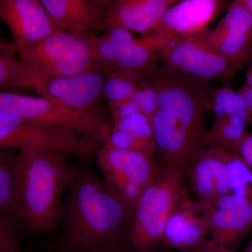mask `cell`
Here are the masks:
<instances>
[{"label":"cell","instance_id":"6da1fadb","mask_svg":"<svg viewBox=\"0 0 252 252\" xmlns=\"http://www.w3.org/2000/svg\"><path fill=\"white\" fill-rule=\"evenodd\" d=\"M60 223L62 252H127L135 211L105 181L82 165L70 166Z\"/></svg>","mask_w":252,"mask_h":252},{"label":"cell","instance_id":"7a4b0ae2","mask_svg":"<svg viewBox=\"0 0 252 252\" xmlns=\"http://www.w3.org/2000/svg\"><path fill=\"white\" fill-rule=\"evenodd\" d=\"M149 80L158 95L152 122L160 165L175 167L184 177L190 176L208 147L205 113L215 88L210 81L185 75L152 74Z\"/></svg>","mask_w":252,"mask_h":252},{"label":"cell","instance_id":"3957f363","mask_svg":"<svg viewBox=\"0 0 252 252\" xmlns=\"http://www.w3.org/2000/svg\"><path fill=\"white\" fill-rule=\"evenodd\" d=\"M67 157L33 147L16 157L17 215L31 234L51 233L59 224L70 166Z\"/></svg>","mask_w":252,"mask_h":252},{"label":"cell","instance_id":"277c9868","mask_svg":"<svg viewBox=\"0 0 252 252\" xmlns=\"http://www.w3.org/2000/svg\"><path fill=\"white\" fill-rule=\"evenodd\" d=\"M156 180L146 189L136 206L129 243L138 252H147L162 241L167 221L189 198L184 176L175 167L160 165Z\"/></svg>","mask_w":252,"mask_h":252},{"label":"cell","instance_id":"5b68a950","mask_svg":"<svg viewBox=\"0 0 252 252\" xmlns=\"http://www.w3.org/2000/svg\"><path fill=\"white\" fill-rule=\"evenodd\" d=\"M96 39L92 33L74 35L63 31L17 51L27 69L29 86L31 81L73 77L99 69L94 57Z\"/></svg>","mask_w":252,"mask_h":252},{"label":"cell","instance_id":"8992f818","mask_svg":"<svg viewBox=\"0 0 252 252\" xmlns=\"http://www.w3.org/2000/svg\"><path fill=\"white\" fill-rule=\"evenodd\" d=\"M101 144L67 126L34 122L0 112L1 148L33 147L67 157L89 158L98 152Z\"/></svg>","mask_w":252,"mask_h":252},{"label":"cell","instance_id":"52a82bcc","mask_svg":"<svg viewBox=\"0 0 252 252\" xmlns=\"http://www.w3.org/2000/svg\"><path fill=\"white\" fill-rule=\"evenodd\" d=\"M158 53L162 65L152 74L157 77L185 75L208 81L217 79L228 85L245 64L212 51L204 41L201 32L165 46Z\"/></svg>","mask_w":252,"mask_h":252},{"label":"cell","instance_id":"ba28073f","mask_svg":"<svg viewBox=\"0 0 252 252\" xmlns=\"http://www.w3.org/2000/svg\"><path fill=\"white\" fill-rule=\"evenodd\" d=\"M0 112L34 122L67 126L86 139L102 144L108 140L113 127L108 115L77 112L44 97L1 92Z\"/></svg>","mask_w":252,"mask_h":252},{"label":"cell","instance_id":"9c48e42d","mask_svg":"<svg viewBox=\"0 0 252 252\" xmlns=\"http://www.w3.org/2000/svg\"><path fill=\"white\" fill-rule=\"evenodd\" d=\"M97 164L109 188L134 211L161 167L144 154L117 149L108 142L97 152Z\"/></svg>","mask_w":252,"mask_h":252},{"label":"cell","instance_id":"30bf717a","mask_svg":"<svg viewBox=\"0 0 252 252\" xmlns=\"http://www.w3.org/2000/svg\"><path fill=\"white\" fill-rule=\"evenodd\" d=\"M107 79L104 71L94 69L73 77L31 81L29 89L72 110L107 115L100 103L105 97L104 89Z\"/></svg>","mask_w":252,"mask_h":252},{"label":"cell","instance_id":"8fae6325","mask_svg":"<svg viewBox=\"0 0 252 252\" xmlns=\"http://www.w3.org/2000/svg\"><path fill=\"white\" fill-rule=\"evenodd\" d=\"M226 1L221 0L179 1L162 14L149 34L156 49L198 34L220 14Z\"/></svg>","mask_w":252,"mask_h":252},{"label":"cell","instance_id":"7c38bea8","mask_svg":"<svg viewBox=\"0 0 252 252\" xmlns=\"http://www.w3.org/2000/svg\"><path fill=\"white\" fill-rule=\"evenodd\" d=\"M210 109L215 116L211 130L207 133L208 147L226 153L238 154L239 147L248 134L250 116L243 96L228 85L214 89Z\"/></svg>","mask_w":252,"mask_h":252},{"label":"cell","instance_id":"4fadbf2b","mask_svg":"<svg viewBox=\"0 0 252 252\" xmlns=\"http://www.w3.org/2000/svg\"><path fill=\"white\" fill-rule=\"evenodd\" d=\"M186 252H233L212 242L206 207L199 200L185 199L167 221L162 241Z\"/></svg>","mask_w":252,"mask_h":252},{"label":"cell","instance_id":"5bb4252c","mask_svg":"<svg viewBox=\"0 0 252 252\" xmlns=\"http://www.w3.org/2000/svg\"><path fill=\"white\" fill-rule=\"evenodd\" d=\"M204 41L217 54L245 64L252 54V16L242 0L230 3L216 27L201 31Z\"/></svg>","mask_w":252,"mask_h":252},{"label":"cell","instance_id":"9a60e30c","mask_svg":"<svg viewBox=\"0 0 252 252\" xmlns=\"http://www.w3.org/2000/svg\"><path fill=\"white\" fill-rule=\"evenodd\" d=\"M0 18L12 34L16 53L61 31L38 0H1Z\"/></svg>","mask_w":252,"mask_h":252},{"label":"cell","instance_id":"2e32d148","mask_svg":"<svg viewBox=\"0 0 252 252\" xmlns=\"http://www.w3.org/2000/svg\"><path fill=\"white\" fill-rule=\"evenodd\" d=\"M205 206L212 242L221 250L233 251L230 245L252 227V205L243 197L231 193Z\"/></svg>","mask_w":252,"mask_h":252},{"label":"cell","instance_id":"e0dca14e","mask_svg":"<svg viewBox=\"0 0 252 252\" xmlns=\"http://www.w3.org/2000/svg\"><path fill=\"white\" fill-rule=\"evenodd\" d=\"M61 31L84 35L106 30L111 0H41Z\"/></svg>","mask_w":252,"mask_h":252},{"label":"cell","instance_id":"ac0fdd59","mask_svg":"<svg viewBox=\"0 0 252 252\" xmlns=\"http://www.w3.org/2000/svg\"><path fill=\"white\" fill-rule=\"evenodd\" d=\"M177 0H112L105 18L106 30L122 28L150 34L162 14Z\"/></svg>","mask_w":252,"mask_h":252},{"label":"cell","instance_id":"d6986e66","mask_svg":"<svg viewBox=\"0 0 252 252\" xmlns=\"http://www.w3.org/2000/svg\"><path fill=\"white\" fill-rule=\"evenodd\" d=\"M225 155L226 152L208 147L192 169L193 189L203 205L232 193Z\"/></svg>","mask_w":252,"mask_h":252},{"label":"cell","instance_id":"ffe728a7","mask_svg":"<svg viewBox=\"0 0 252 252\" xmlns=\"http://www.w3.org/2000/svg\"><path fill=\"white\" fill-rule=\"evenodd\" d=\"M105 72L107 79L104 94L109 104L130 99L136 91L151 84L150 80L143 72L135 69L119 68Z\"/></svg>","mask_w":252,"mask_h":252},{"label":"cell","instance_id":"44dd1931","mask_svg":"<svg viewBox=\"0 0 252 252\" xmlns=\"http://www.w3.org/2000/svg\"><path fill=\"white\" fill-rule=\"evenodd\" d=\"M16 157L4 148L0 152V210L1 212L17 215Z\"/></svg>","mask_w":252,"mask_h":252},{"label":"cell","instance_id":"7402d4cb","mask_svg":"<svg viewBox=\"0 0 252 252\" xmlns=\"http://www.w3.org/2000/svg\"><path fill=\"white\" fill-rule=\"evenodd\" d=\"M14 46L3 45L0 51V89H29L27 69L16 57Z\"/></svg>","mask_w":252,"mask_h":252},{"label":"cell","instance_id":"603a6c76","mask_svg":"<svg viewBox=\"0 0 252 252\" xmlns=\"http://www.w3.org/2000/svg\"><path fill=\"white\" fill-rule=\"evenodd\" d=\"M158 58V53L143 37L135 42L121 46L120 55L114 70L119 68L144 71L150 69L154 61Z\"/></svg>","mask_w":252,"mask_h":252},{"label":"cell","instance_id":"cb8c5ba5","mask_svg":"<svg viewBox=\"0 0 252 252\" xmlns=\"http://www.w3.org/2000/svg\"><path fill=\"white\" fill-rule=\"evenodd\" d=\"M232 193L246 199L252 205V170L238 154L226 153Z\"/></svg>","mask_w":252,"mask_h":252},{"label":"cell","instance_id":"d4e9b609","mask_svg":"<svg viewBox=\"0 0 252 252\" xmlns=\"http://www.w3.org/2000/svg\"><path fill=\"white\" fill-rule=\"evenodd\" d=\"M106 142L116 148L139 152L150 158H152L157 152L155 142L126 131L112 129L108 140Z\"/></svg>","mask_w":252,"mask_h":252},{"label":"cell","instance_id":"484cf974","mask_svg":"<svg viewBox=\"0 0 252 252\" xmlns=\"http://www.w3.org/2000/svg\"><path fill=\"white\" fill-rule=\"evenodd\" d=\"M112 129L126 131L145 140L154 142L152 119L142 112L134 113L114 123Z\"/></svg>","mask_w":252,"mask_h":252},{"label":"cell","instance_id":"4316f807","mask_svg":"<svg viewBox=\"0 0 252 252\" xmlns=\"http://www.w3.org/2000/svg\"><path fill=\"white\" fill-rule=\"evenodd\" d=\"M121 46L109 40L104 35L97 38L94 48L96 64L101 70L112 72L120 55Z\"/></svg>","mask_w":252,"mask_h":252},{"label":"cell","instance_id":"83f0119b","mask_svg":"<svg viewBox=\"0 0 252 252\" xmlns=\"http://www.w3.org/2000/svg\"><path fill=\"white\" fill-rule=\"evenodd\" d=\"M16 215L0 214V252H26L18 244Z\"/></svg>","mask_w":252,"mask_h":252},{"label":"cell","instance_id":"f1b7e54d","mask_svg":"<svg viewBox=\"0 0 252 252\" xmlns=\"http://www.w3.org/2000/svg\"><path fill=\"white\" fill-rule=\"evenodd\" d=\"M131 99L137 104L140 112L152 119L158 109V95L152 83L136 91Z\"/></svg>","mask_w":252,"mask_h":252},{"label":"cell","instance_id":"f546056e","mask_svg":"<svg viewBox=\"0 0 252 252\" xmlns=\"http://www.w3.org/2000/svg\"><path fill=\"white\" fill-rule=\"evenodd\" d=\"M109 107L113 124L134 113L140 112L137 104L131 98L117 103L109 104Z\"/></svg>","mask_w":252,"mask_h":252},{"label":"cell","instance_id":"4dcf8cb0","mask_svg":"<svg viewBox=\"0 0 252 252\" xmlns=\"http://www.w3.org/2000/svg\"><path fill=\"white\" fill-rule=\"evenodd\" d=\"M104 36L115 43L117 45L123 46L128 45L135 42L137 39L132 35V32L122 28H114V29L108 31Z\"/></svg>","mask_w":252,"mask_h":252},{"label":"cell","instance_id":"1f68e13d","mask_svg":"<svg viewBox=\"0 0 252 252\" xmlns=\"http://www.w3.org/2000/svg\"><path fill=\"white\" fill-rule=\"evenodd\" d=\"M243 96L250 116V122H252V62L247 69L246 82L245 85L238 91Z\"/></svg>","mask_w":252,"mask_h":252},{"label":"cell","instance_id":"d6a6232c","mask_svg":"<svg viewBox=\"0 0 252 252\" xmlns=\"http://www.w3.org/2000/svg\"><path fill=\"white\" fill-rule=\"evenodd\" d=\"M238 155L252 170V134H247L239 147Z\"/></svg>","mask_w":252,"mask_h":252},{"label":"cell","instance_id":"836d02e7","mask_svg":"<svg viewBox=\"0 0 252 252\" xmlns=\"http://www.w3.org/2000/svg\"><path fill=\"white\" fill-rule=\"evenodd\" d=\"M242 1L252 16V0H242Z\"/></svg>","mask_w":252,"mask_h":252},{"label":"cell","instance_id":"e575fe53","mask_svg":"<svg viewBox=\"0 0 252 252\" xmlns=\"http://www.w3.org/2000/svg\"><path fill=\"white\" fill-rule=\"evenodd\" d=\"M245 252H252V240H251V242L249 243L248 246L247 247Z\"/></svg>","mask_w":252,"mask_h":252},{"label":"cell","instance_id":"d590c367","mask_svg":"<svg viewBox=\"0 0 252 252\" xmlns=\"http://www.w3.org/2000/svg\"><path fill=\"white\" fill-rule=\"evenodd\" d=\"M93 252V251H87V252Z\"/></svg>","mask_w":252,"mask_h":252},{"label":"cell","instance_id":"8d00e7d4","mask_svg":"<svg viewBox=\"0 0 252 252\" xmlns=\"http://www.w3.org/2000/svg\"></svg>","mask_w":252,"mask_h":252}]
</instances>
